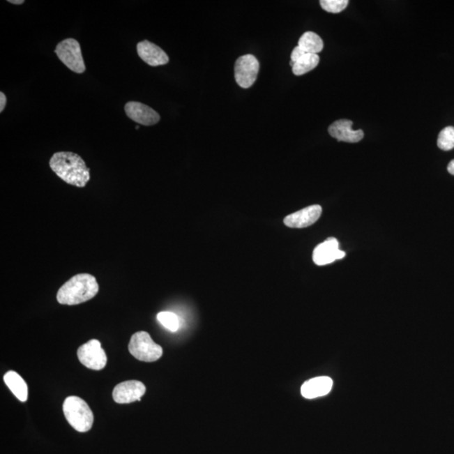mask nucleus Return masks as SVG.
I'll return each mask as SVG.
<instances>
[{
  "mask_svg": "<svg viewBox=\"0 0 454 454\" xmlns=\"http://www.w3.org/2000/svg\"><path fill=\"white\" fill-rule=\"evenodd\" d=\"M129 351L140 361L155 362L162 357L161 346L154 342L146 331H138L133 335L129 343Z\"/></svg>",
  "mask_w": 454,
  "mask_h": 454,
  "instance_id": "nucleus-4",
  "label": "nucleus"
},
{
  "mask_svg": "<svg viewBox=\"0 0 454 454\" xmlns=\"http://www.w3.org/2000/svg\"><path fill=\"white\" fill-rule=\"evenodd\" d=\"M55 53L65 66L76 73H84L86 70L84 57L82 55L80 44L77 40L68 38L57 44Z\"/></svg>",
  "mask_w": 454,
  "mask_h": 454,
  "instance_id": "nucleus-5",
  "label": "nucleus"
},
{
  "mask_svg": "<svg viewBox=\"0 0 454 454\" xmlns=\"http://www.w3.org/2000/svg\"><path fill=\"white\" fill-rule=\"evenodd\" d=\"M99 290V284L95 276L80 273L72 277L59 289L56 300L61 305H80L96 297Z\"/></svg>",
  "mask_w": 454,
  "mask_h": 454,
  "instance_id": "nucleus-2",
  "label": "nucleus"
},
{
  "mask_svg": "<svg viewBox=\"0 0 454 454\" xmlns=\"http://www.w3.org/2000/svg\"><path fill=\"white\" fill-rule=\"evenodd\" d=\"M321 213V206L314 204L286 216L284 223L290 228L308 227L317 222Z\"/></svg>",
  "mask_w": 454,
  "mask_h": 454,
  "instance_id": "nucleus-11",
  "label": "nucleus"
},
{
  "mask_svg": "<svg viewBox=\"0 0 454 454\" xmlns=\"http://www.w3.org/2000/svg\"><path fill=\"white\" fill-rule=\"evenodd\" d=\"M305 54V52L302 50V49L297 46L294 48V50L292 51V61L294 63H296L298 59H301L303 56Z\"/></svg>",
  "mask_w": 454,
  "mask_h": 454,
  "instance_id": "nucleus-21",
  "label": "nucleus"
},
{
  "mask_svg": "<svg viewBox=\"0 0 454 454\" xmlns=\"http://www.w3.org/2000/svg\"><path fill=\"white\" fill-rule=\"evenodd\" d=\"M319 62H320V57L317 54L305 53L296 63H294L292 68L293 73L296 76L304 75L316 68Z\"/></svg>",
  "mask_w": 454,
  "mask_h": 454,
  "instance_id": "nucleus-17",
  "label": "nucleus"
},
{
  "mask_svg": "<svg viewBox=\"0 0 454 454\" xmlns=\"http://www.w3.org/2000/svg\"><path fill=\"white\" fill-rule=\"evenodd\" d=\"M158 320L163 326L171 331H176L179 328V319L174 313L169 312L158 313Z\"/></svg>",
  "mask_w": 454,
  "mask_h": 454,
  "instance_id": "nucleus-19",
  "label": "nucleus"
},
{
  "mask_svg": "<svg viewBox=\"0 0 454 454\" xmlns=\"http://www.w3.org/2000/svg\"><path fill=\"white\" fill-rule=\"evenodd\" d=\"M7 103V99L5 93L3 92L0 93V112H3V109L6 108Z\"/></svg>",
  "mask_w": 454,
  "mask_h": 454,
  "instance_id": "nucleus-22",
  "label": "nucleus"
},
{
  "mask_svg": "<svg viewBox=\"0 0 454 454\" xmlns=\"http://www.w3.org/2000/svg\"><path fill=\"white\" fill-rule=\"evenodd\" d=\"M50 167L68 185L84 188L90 179V169L80 155L71 151H59L52 155Z\"/></svg>",
  "mask_w": 454,
  "mask_h": 454,
  "instance_id": "nucleus-1",
  "label": "nucleus"
},
{
  "mask_svg": "<svg viewBox=\"0 0 454 454\" xmlns=\"http://www.w3.org/2000/svg\"><path fill=\"white\" fill-rule=\"evenodd\" d=\"M63 409L68 423L76 431L86 432L92 428L93 411L83 399L79 396H68L64 400Z\"/></svg>",
  "mask_w": 454,
  "mask_h": 454,
  "instance_id": "nucleus-3",
  "label": "nucleus"
},
{
  "mask_svg": "<svg viewBox=\"0 0 454 454\" xmlns=\"http://www.w3.org/2000/svg\"><path fill=\"white\" fill-rule=\"evenodd\" d=\"M146 393L144 384L137 380H129L117 384L113 391V399L118 404L141 402Z\"/></svg>",
  "mask_w": 454,
  "mask_h": 454,
  "instance_id": "nucleus-8",
  "label": "nucleus"
},
{
  "mask_svg": "<svg viewBox=\"0 0 454 454\" xmlns=\"http://www.w3.org/2000/svg\"><path fill=\"white\" fill-rule=\"evenodd\" d=\"M139 128H140V126H136L137 130H138Z\"/></svg>",
  "mask_w": 454,
  "mask_h": 454,
  "instance_id": "nucleus-25",
  "label": "nucleus"
},
{
  "mask_svg": "<svg viewBox=\"0 0 454 454\" xmlns=\"http://www.w3.org/2000/svg\"><path fill=\"white\" fill-rule=\"evenodd\" d=\"M333 379L326 376L308 380L301 387V394L306 399H314L324 396L333 388Z\"/></svg>",
  "mask_w": 454,
  "mask_h": 454,
  "instance_id": "nucleus-14",
  "label": "nucleus"
},
{
  "mask_svg": "<svg viewBox=\"0 0 454 454\" xmlns=\"http://www.w3.org/2000/svg\"><path fill=\"white\" fill-rule=\"evenodd\" d=\"M349 3L347 0H321L320 5L325 11L338 14L345 10Z\"/></svg>",
  "mask_w": 454,
  "mask_h": 454,
  "instance_id": "nucleus-20",
  "label": "nucleus"
},
{
  "mask_svg": "<svg viewBox=\"0 0 454 454\" xmlns=\"http://www.w3.org/2000/svg\"><path fill=\"white\" fill-rule=\"evenodd\" d=\"M77 354L82 365L90 370H103L107 363V356L102 349L101 343L96 339H92L80 347Z\"/></svg>",
  "mask_w": 454,
  "mask_h": 454,
  "instance_id": "nucleus-6",
  "label": "nucleus"
},
{
  "mask_svg": "<svg viewBox=\"0 0 454 454\" xmlns=\"http://www.w3.org/2000/svg\"><path fill=\"white\" fill-rule=\"evenodd\" d=\"M3 381L10 390L22 402H26L28 399V387L24 380L15 371H9L3 376Z\"/></svg>",
  "mask_w": 454,
  "mask_h": 454,
  "instance_id": "nucleus-15",
  "label": "nucleus"
},
{
  "mask_svg": "<svg viewBox=\"0 0 454 454\" xmlns=\"http://www.w3.org/2000/svg\"><path fill=\"white\" fill-rule=\"evenodd\" d=\"M437 146L443 151H450L454 149V128L448 126L441 130L437 138Z\"/></svg>",
  "mask_w": 454,
  "mask_h": 454,
  "instance_id": "nucleus-18",
  "label": "nucleus"
},
{
  "mask_svg": "<svg viewBox=\"0 0 454 454\" xmlns=\"http://www.w3.org/2000/svg\"><path fill=\"white\" fill-rule=\"evenodd\" d=\"M125 112L126 116L137 124L150 126L156 125L160 121V116L157 112L140 102H128L125 105Z\"/></svg>",
  "mask_w": 454,
  "mask_h": 454,
  "instance_id": "nucleus-10",
  "label": "nucleus"
},
{
  "mask_svg": "<svg viewBox=\"0 0 454 454\" xmlns=\"http://www.w3.org/2000/svg\"><path fill=\"white\" fill-rule=\"evenodd\" d=\"M448 171L450 174L454 175V159L449 162L448 166Z\"/></svg>",
  "mask_w": 454,
  "mask_h": 454,
  "instance_id": "nucleus-23",
  "label": "nucleus"
},
{
  "mask_svg": "<svg viewBox=\"0 0 454 454\" xmlns=\"http://www.w3.org/2000/svg\"><path fill=\"white\" fill-rule=\"evenodd\" d=\"M298 46L305 53L310 54H317L324 47L322 39L317 33L312 31H308L301 36L298 40Z\"/></svg>",
  "mask_w": 454,
  "mask_h": 454,
  "instance_id": "nucleus-16",
  "label": "nucleus"
},
{
  "mask_svg": "<svg viewBox=\"0 0 454 454\" xmlns=\"http://www.w3.org/2000/svg\"><path fill=\"white\" fill-rule=\"evenodd\" d=\"M8 2L13 3V5H22L24 3V0H9Z\"/></svg>",
  "mask_w": 454,
  "mask_h": 454,
  "instance_id": "nucleus-24",
  "label": "nucleus"
},
{
  "mask_svg": "<svg viewBox=\"0 0 454 454\" xmlns=\"http://www.w3.org/2000/svg\"><path fill=\"white\" fill-rule=\"evenodd\" d=\"M351 126H353V121L341 119L329 126L328 133L338 142L356 143L361 141L365 137V133L360 129L356 130L351 129Z\"/></svg>",
  "mask_w": 454,
  "mask_h": 454,
  "instance_id": "nucleus-13",
  "label": "nucleus"
},
{
  "mask_svg": "<svg viewBox=\"0 0 454 454\" xmlns=\"http://www.w3.org/2000/svg\"><path fill=\"white\" fill-rule=\"evenodd\" d=\"M345 256V252L339 249L338 240L334 237H329L314 249L313 261L318 266H324L342 259Z\"/></svg>",
  "mask_w": 454,
  "mask_h": 454,
  "instance_id": "nucleus-9",
  "label": "nucleus"
},
{
  "mask_svg": "<svg viewBox=\"0 0 454 454\" xmlns=\"http://www.w3.org/2000/svg\"><path fill=\"white\" fill-rule=\"evenodd\" d=\"M137 54L143 62L151 67L162 66L169 62V57L161 47L149 40H143L137 46Z\"/></svg>",
  "mask_w": 454,
  "mask_h": 454,
  "instance_id": "nucleus-12",
  "label": "nucleus"
},
{
  "mask_svg": "<svg viewBox=\"0 0 454 454\" xmlns=\"http://www.w3.org/2000/svg\"><path fill=\"white\" fill-rule=\"evenodd\" d=\"M260 64L255 56H241L235 64V79L241 88L248 89L255 83Z\"/></svg>",
  "mask_w": 454,
  "mask_h": 454,
  "instance_id": "nucleus-7",
  "label": "nucleus"
}]
</instances>
